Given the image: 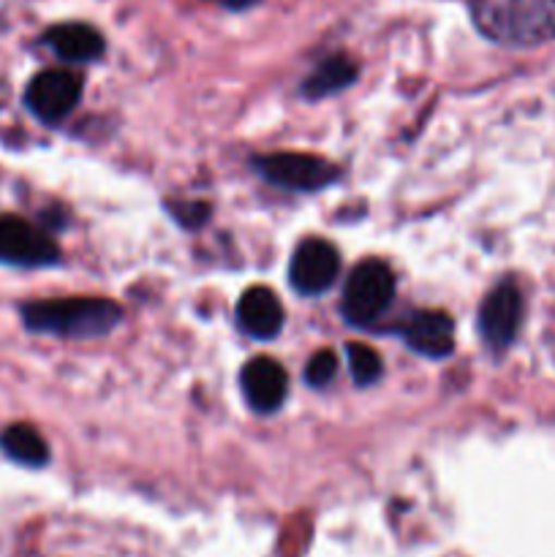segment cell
I'll use <instances>...</instances> for the list:
<instances>
[{"mask_svg": "<svg viewBox=\"0 0 555 557\" xmlns=\"http://www.w3.org/2000/svg\"><path fill=\"white\" fill-rule=\"evenodd\" d=\"M395 299V275L379 259H368L354 267L343 292L341 313L348 324L368 326L390 308Z\"/></svg>", "mask_w": 555, "mask_h": 557, "instance_id": "3957f363", "label": "cell"}, {"mask_svg": "<svg viewBox=\"0 0 555 557\" xmlns=\"http://www.w3.org/2000/svg\"><path fill=\"white\" fill-rule=\"evenodd\" d=\"M337 272H341V259H337V250L332 248L326 239H305L297 245L292 256V264H288V277H292V286L299 294H313L326 292V288L335 283Z\"/></svg>", "mask_w": 555, "mask_h": 557, "instance_id": "ba28073f", "label": "cell"}, {"mask_svg": "<svg viewBox=\"0 0 555 557\" xmlns=\"http://www.w3.org/2000/svg\"><path fill=\"white\" fill-rule=\"evenodd\" d=\"M0 449L9 460L27 468H44L49 462V446L30 424H11L0 435Z\"/></svg>", "mask_w": 555, "mask_h": 557, "instance_id": "4fadbf2b", "label": "cell"}, {"mask_svg": "<svg viewBox=\"0 0 555 557\" xmlns=\"http://www.w3.org/2000/svg\"><path fill=\"white\" fill-rule=\"evenodd\" d=\"M172 215L177 218L183 226H199V223L207 221L210 215V207L207 205H172Z\"/></svg>", "mask_w": 555, "mask_h": 557, "instance_id": "e0dca14e", "label": "cell"}, {"mask_svg": "<svg viewBox=\"0 0 555 557\" xmlns=\"http://www.w3.org/2000/svg\"><path fill=\"white\" fill-rule=\"evenodd\" d=\"M479 30L509 47H536L555 38V0H471Z\"/></svg>", "mask_w": 555, "mask_h": 557, "instance_id": "7a4b0ae2", "label": "cell"}, {"mask_svg": "<svg viewBox=\"0 0 555 557\" xmlns=\"http://www.w3.org/2000/svg\"><path fill=\"white\" fill-rule=\"evenodd\" d=\"M348 368H351L354 381L359 386H370L381 379L384 373V364H381V357L365 343H351L348 346Z\"/></svg>", "mask_w": 555, "mask_h": 557, "instance_id": "9a60e30c", "label": "cell"}, {"mask_svg": "<svg viewBox=\"0 0 555 557\" xmlns=\"http://www.w3.org/2000/svg\"><path fill=\"white\" fill-rule=\"evenodd\" d=\"M337 373V357L332 351H319L310 357L308 370H305V379L310 386H326Z\"/></svg>", "mask_w": 555, "mask_h": 557, "instance_id": "2e32d148", "label": "cell"}, {"mask_svg": "<svg viewBox=\"0 0 555 557\" xmlns=\"http://www.w3.org/2000/svg\"><path fill=\"white\" fill-rule=\"evenodd\" d=\"M522 324V294L511 281L501 283L479 308V332L493 351L511 346Z\"/></svg>", "mask_w": 555, "mask_h": 557, "instance_id": "52a82bcc", "label": "cell"}, {"mask_svg": "<svg viewBox=\"0 0 555 557\" xmlns=\"http://www.w3.org/2000/svg\"><path fill=\"white\" fill-rule=\"evenodd\" d=\"M215 3L226 5V9H234V11H239V9H248V5H254L256 0H215Z\"/></svg>", "mask_w": 555, "mask_h": 557, "instance_id": "ac0fdd59", "label": "cell"}, {"mask_svg": "<svg viewBox=\"0 0 555 557\" xmlns=\"http://www.w3.org/2000/svg\"><path fill=\"white\" fill-rule=\"evenodd\" d=\"M58 259V245L44 228L14 215L0 218V264L47 267Z\"/></svg>", "mask_w": 555, "mask_h": 557, "instance_id": "8992f818", "label": "cell"}, {"mask_svg": "<svg viewBox=\"0 0 555 557\" xmlns=\"http://www.w3.org/2000/svg\"><path fill=\"white\" fill-rule=\"evenodd\" d=\"M82 96V79L74 71L47 69L30 79L25 90V103L44 123H60L74 112Z\"/></svg>", "mask_w": 555, "mask_h": 557, "instance_id": "5b68a950", "label": "cell"}, {"mask_svg": "<svg viewBox=\"0 0 555 557\" xmlns=\"http://www.w3.org/2000/svg\"><path fill=\"white\" fill-rule=\"evenodd\" d=\"M354 79H357V65L346 54H335V58H326L324 63H319V69L305 79L303 92L308 98H324L348 87Z\"/></svg>", "mask_w": 555, "mask_h": 557, "instance_id": "5bb4252c", "label": "cell"}, {"mask_svg": "<svg viewBox=\"0 0 555 557\" xmlns=\"http://www.w3.org/2000/svg\"><path fill=\"white\" fill-rule=\"evenodd\" d=\"M20 313L30 332L71 337V341L109 335L123 321L120 305L101 297L38 299V302L22 305Z\"/></svg>", "mask_w": 555, "mask_h": 557, "instance_id": "6da1fadb", "label": "cell"}, {"mask_svg": "<svg viewBox=\"0 0 555 557\" xmlns=\"http://www.w3.org/2000/svg\"><path fill=\"white\" fill-rule=\"evenodd\" d=\"M243 395L256 413H272L283 406L288 392V375L281 362L270 357H256L239 373Z\"/></svg>", "mask_w": 555, "mask_h": 557, "instance_id": "9c48e42d", "label": "cell"}, {"mask_svg": "<svg viewBox=\"0 0 555 557\" xmlns=\"http://www.w3.org/2000/svg\"><path fill=\"white\" fill-rule=\"evenodd\" d=\"M237 324L243 332L259 341H270V337L281 335L283 330V305L270 288L256 286L239 297L237 302Z\"/></svg>", "mask_w": 555, "mask_h": 557, "instance_id": "8fae6325", "label": "cell"}, {"mask_svg": "<svg viewBox=\"0 0 555 557\" xmlns=\"http://www.w3.org/2000/svg\"><path fill=\"white\" fill-rule=\"evenodd\" d=\"M403 337L411 351L430 359H444L455 351V321L439 310H422L406 321Z\"/></svg>", "mask_w": 555, "mask_h": 557, "instance_id": "30bf717a", "label": "cell"}, {"mask_svg": "<svg viewBox=\"0 0 555 557\" xmlns=\"http://www.w3.org/2000/svg\"><path fill=\"white\" fill-rule=\"evenodd\" d=\"M254 166L272 185L303 190V194H313L337 180V169L330 161L319 156H305V152H275V156L259 158Z\"/></svg>", "mask_w": 555, "mask_h": 557, "instance_id": "277c9868", "label": "cell"}, {"mask_svg": "<svg viewBox=\"0 0 555 557\" xmlns=\"http://www.w3.org/2000/svg\"><path fill=\"white\" fill-rule=\"evenodd\" d=\"M44 44L65 63H90L103 54V38L96 27L82 22H65L44 33Z\"/></svg>", "mask_w": 555, "mask_h": 557, "instance_id": "7c38bea8", "label": "cell"}]
</instances>
